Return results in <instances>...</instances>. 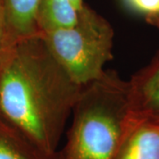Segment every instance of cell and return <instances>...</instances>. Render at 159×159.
I'll return each instance as SVG.
<instances>
[{
	"mask_svg": "<svg viewBox=\"0 0 159 159\" xmlns=\"http://www.w3.org/2000/svg\"><path fill=\"white\" fill-rule=\"evenodd\" d=\"M16 41L7 25L4 7L0 0V59Z\"/></svg>",
	"mask_w": 159,
	"mask_h": 159,
	"instance_id": "9c48e42d",
	"label": "cell"
},
{
	"mask_svg": "<svg viewBox=\"0 0 159 159\" xmlns=\"http://www.w3.org/2000/svg\"><path fill=\"white\" fill-rule=\"evenodd\" d=\"M78 13L71 0H40L37 11L39 32L72 27L77 22Z\"/></svg>",
	"mask_w": 159,
	"mask_h": 159,
	"instance_id": "52a82bcc",
	"label": "cell"
},
{
	"mask_svg": "<svg viewBox=\"0 0 159 159\" xmlns=\"http://www.w3.org/2000/svg\"><path fill=\"white\" fill-rule=\"evenodd\" d=\"M71 2L73 3V5L75 6V8L80 11L81 8H82V6L84 5V3H83V1L82 0H71Z\"/></svg>",
	"mask_w": 159,
	"mask_h": 159,
	"instance_id": "7c38bea8",
	"label": "cell"
},
{
	"mask_svg": "<svg viewBox=\"0 0 159 159\" xmlns=\"http://www.w3.org/2000/svg\"><path fill=\"white\" fill-rule=\"evenodd\" d=\"M40 34L57 62L80 86L101 77L104 66L113 57L111 23L85 4L74 26Z\"/></svg>",
	"mask_w": 159,
	"mask_h": 159,
	"instance_id": "3957f363",
	"label": "cell"
},
{
	"mask_svg": "<svg viewBox=\"0 0 159 159\" xmlns=\"http://www.w3.org/2000/svg\"><path fill=\"white\" fill-rule=\"evenodd\" d=\"M0 159L49 158L39 153L0 120Z\"/></svg>",
	"mask_w": 159,
	"mask_h": 159,
	"instance_id": "ba28073f",
	"label": "cell"
},
{
	"mask_svg": "<svg viewBox=\"0 0 159 159\" xmlns=\"http://www.w3.org/2000/svg\"><path fill=\"white\" fill-rule=\"evenodd\" d=\"M116 159H159V120L140 119Z\"/></svg>",
	"mask_w": 159,
	"mask_h": 159,
	"instance_id": "5b68a950",
	"label": "cell"
},
{
	"mask_svg": "<svg viewBox=\"0 0 159 159\" xmlns=\"http://www.w3.org/2000/svg\"><path fill=\"white\" fill-rule=\"evenodd\" d=\"M81 87L40 33L17 40L0 59V120L39 153L57 158L56 148Z\"/></svg>",
	"mask_w": 159,
	"mask_h": 159,
	"instance_id": "6da1fadb",
	"label": "cell"
},
{
	"mask_svg": "<svg viewBox=\"0 0 159 159\" xmlns=\"http://www.w3.org/2000/svg\"><path fill=\"white\" fill-rule=\"evenodd\" d=\"M68 141L58 159H116L139 122L129 83L112 71L81 87L73 108Z\"/></svg>",
	"mask_w": 159,
	"mask_h": 159,
	"instance_id": "7a4b0ae2",
	"label": "cell"
},
{
	"mask_svg": "<svg viewBox=\"0 0 159 159\" xmlns=\"http://www.w3.org/2000/svg\"><path fill=\"white\" fill-rule=\"evenodd\" d=\"M128 83L134 113L139 119L159 120V51Z\"/></svg>",
	"mask_w": 159,
	"mask_h": 159,
	"instance_id": "277c9868",
	"label": "cell"
},
{
	"mask_svg": "<svg viewBox=\"0 0 159 159\" xmlns=\"http://www.w3.org/2000/svg\"><path fill=\"white\" fill-rule=\"evenodd\" d=\"M125 2L132 10L144 15L146 19L159 12V0H125Z\"/></svg>",
	"mask_w": 159,
	"mask_h": 159,
	"instance_id": "30bf717a",
	"label": "cell"
},
{
	"mask_svg": "<svg viewBox=\"0 0 159 159\" xmlns=\"http://www.w3.org/2000/svg\"><path fill=\"white\" fill-rule=\"evenodd\" d=\"M146 20L149 24H152V25L156 26L157 28L159 29V12L157 15H155L153 17L148 18V19H146Z\"/></svg>",
	"mask_w": 159,
	"mask_h": 159,
	"instance_id": "8fae6325",
	"label": "cell"
},
{
	"mask_svg": "<svg viewBox=\"0 0 159 159\" xmlns=\"http://www.w3.org/2000/svg\"><path fill=\"white\" fill-rule=\"evenodd\" d=\"M7 25L16 40L40 33L37 11L40 0H1Z\"/></svg>",
	"mask_w": 159,
	"mask_h": 159,
	"instance_id": "8992f818",
	"label": "cell"
}]
</instances>
